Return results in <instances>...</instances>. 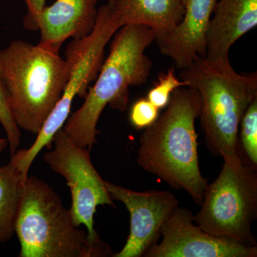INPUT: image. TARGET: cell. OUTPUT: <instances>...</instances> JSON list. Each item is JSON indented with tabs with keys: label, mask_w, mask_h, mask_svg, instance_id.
Returning a JSON list of instances; mask_svg holds the SVG:
<instances>
[{
	"label": "cell",
	"mask_w": 257,
	"mask_h": 257,
	"mask_svg": "<svg viewBox=\"0 0 257 257\" xmlns=\"http://www.w3.org/2000/svg\"><path fill=\"white\" fill-rule=\"evenodd\" d=\"M167 106L140 137L138 165L172 188L184 189L200 206L208 184L199 167L195 130L200 96L194 88L179 87Z\"/></svg>",
	"instance_id": "1"
},
{
	"label": "cell",
	"mask_w": 257,
	"mask_h": 257,
	"mask_svg": "<svg viewBox=\"0 0 257 257\" xmlns=\"http://www.w3.org/2000/svg\"><path fill=\"white\" fill-rule=\"evenodd\" d=\"M155 40L153 30L143 25H124L114 34L109 55L88 89L84 104L62 126L77 146L90 151L96 143V125L105 106L126 110L130 87L147 82L152 62L145 50Z\"/></svg>",
	"instance_id": "2"
},
{
	"label": "cell",
	"mask_w": 257,
	"mask_h": 257,
	"mask_svg": "<svg viewBox=\"0 0 257 257\" xmlns=\"http://www.w3.org/2000/svg\"><path fill=\"white\" fill-rule=\"evenodd\" d=\"M60 52L15 40L0 51V72L10 112L19 128L38 135L69 78Z\"/></svg>",
	"instance_id": "3"
},
{
	"label": "cell",
	"mask_w": 257,
	"mask_h": 257,
	"mask_svg": "<svg viewBox=\"0 0 257 257\" xmlns=\"http://www.w3.org/2000/svg\"><path fill=\"white\" fill-rule=\"evenodd\" d=\"M179 78L200 96L199 118L211 153L223 159L237 155L240 121L257 98L256 72L237 73L229 58L198 57Z\"/></svg>",
	"instance_id": "4"
},
{
	"label": "cell",
	"mask_w": 257,
	"mask_h": 257,
	"mask_svg": "<svg viewBox=\"0 0 257 257\" xmlns=\"http://www.w3.org/2000/svg\"><path fill=\"white\" fill-rule=\"evenodd\" d=\"M79 227L55 190L38 177L28 176L15 229L21 245L19 256H111L109 245L92 243Z\"/></svg>",
	"instance_id": "5"
},
{
	"label": "cell",
	"mask_w": 257,
	"mask_h": 257,
	"mask_svg": "<svg viewBox=\"0 0 257 257\" xmlns=\"http://www.w3.org/2000/svg\"><path fill=\"white\" fill-rule=\"evenodd\" d=\"M194 222L218 237L256 246L251 225L257 216V167L239 151L224 159L222 170L207 184Z\"/></svg>",
	"instance_id": "6"
},
{
	"label": "cell",
	"mask_w": 257,
	"mask_h": 257,
	"mask_svg": "<svg viewBox=\"0 0 257 257\" xmlns=\"http://www.w3.org/2000/svg\"><path fill=\"white\" fill-rule=\"evenodd\" d=\"M119 13L109 4L98 8L95 28L90 35L73 40L67 45L65 60L69 65V78L60 100L49 115L35 143L28 149L31 156L43 148H52L55 134L62 128L70 115L74 98L87 96L91 83L95 81L104 60V50L116 31L123 26Z\"/></svg>",
	"instance_id": "7"
},
{
	"label": "cell",
	"mask_w": 257,
	"mask_h": 257,
	"mask_svg": "<svg viewBox=\"0 0 257 257\" xmlns=\"http://www.w3.org/2000/svg\"><path fill=\"white\" fill-rule=\"evenodd\" d=\"M54 148L44 155V160L56 173L67 180L72 195L70 211L76 225H84L88 238L94 243L103 242L94 229V216L98 206L115 207L105 181L91 161L89 150L77 146L61 128L54 136Z\"/></svg>",
	"instance_id": "8"
},
{
	"label": "cell",
	"mask_w": 257,
	"mask_h": 257,
	"mask_svg": "<svg viewBox=\"0 0 257 257\" xmlns=\"http://www.w3.org/2000/svg\"><path fill=\"white\" fill-rule=\"evenodd\" d=\"M163 239L149 248L146 257H256L257 246L218 237L194 222L189 209L177 207L161 228Z\"/></svg>",
	"instance_id": "9"
},
{
	"label": "cell",
	"mask_w": 257,
	"mask_h": 257,
	"mask_svg": "<svg viewBox=\"0 0 257 257\" xmlns=\"http://www.w3.org/2000/svg\"><path fill=\"white\" fill-rule=\"evenodd\" d=\"M113 200L122 202L130 214V233L124 247L114 257H141L161 236V228L178 207V200L167 191L135 192L106 182Z\"/></svg>",
	"instance_id": "10"
},
{
	"label": "cell",
	"mask_w": 257,
	"mask_h": 257,
	"mask_svg": "<svg viewBox=\"0 0 257 257\" xmlns=\"http://www.w3.org/2000/svg\"><path fill=\"white\" fill-rule=\"evenodd\" d=\"M216 0H184L183 18L162 41L161 53L175 62L177 68L186 69L198 57L207 55V34Z\"/></svg>",
	"instance_id": "11"
},
{
	"label": "cell",
	"mask_w": 257,
	"mask_h": 257,
	"mask_svg": "<svg viewBox=\"0 0 257 257\" xmlns=\"http://www.w3.org/2000/svg\"><path fill=\"white\" fill-rule=\"evenodd\" d=\"M97 0H56L45 6L38 18L40 45L60 52L69 38L90 35L97 20Z\"/></svg>",
	"instance_id": "12"
},
{
	"label": "cell",
	"mask_w": 257,
	"mask_h": 257,
	"mask_svg": "<svg viewBox=\"0 0 257 257\" xmlns=\"http://www.w3.org/2000/svg\"><path fill=\"white\" fill-rule=\"evenodd\" d=\"M207 34L209 60L229 58L230 48L257 26V0H219Z\"/></svg>",
	"instance_id": "13"
},
{
	"label": "cell",
	"mask_w": 257,
	"mask_h": 257,
	"mask_svg": "<svg viewBox=\"0 0 257 257\" xmlns=\"http://www.w3.org/2000/svg\"><path fill=\"white\" fill-rule=\"evenodd\" d=\"M114 6L123 25H143L162 41L180 23L184 13V0H121Z\"/></svg>",
	"instance_id": "14"
},
{
	"label": "cell",
	"mask_w": 257,
	"mask_h": 257,
	"mask_svg": "<svg viewBox=\"0 0 257 257\" xmlns=\"http://www.w3.org/2000/svg\"><path fill=\"white\" fill-rule=\"evenodd\" d=\"M26 179L13 160L0 167V244L9 241L15 233Z\"/></svg>",
	"instance_id": "15"
},
{
	"label": "cell",
	"mask_w": 257,
	"mask_h": 257,
	"mask_svg": "<svg viewBox=\"0 0 257 257\" xmlns=\"http://www.w3.org/2000/svg\"><path fill=\"white\" fill-rule=\"evenodd\" d=\"M239 151L245 158L257 167V98L248 106L240 121Z\"/></svg>",
	"instance_id": "16"
},
{
	"label": "cell",
	"mask_w": 257,
	"mask_h": 257,
	"mask_svg": "<svg viewBox=\"0 0 257 257\" xmlns=\"http://www.w3.org/2000/svg\"><path fill=\"white\" fill-rule=\"evenodd\" d=\"M182 87H188V84L176 76L175 69L170 68L159 75L158 81L149 91L147 98L159 109H162L168 105L174 91Z\"/></svg>",
	"instance_id": "17"
},
{
	"label": "cell",
	"mask_w": 257,
	"mask_h": 257,
	"mask_svg": "<svg viewBox=\"0 0 257 257\" xmlns=\"http://www.w3.org/2000/svg\"><path fill=\"white\" fill-rule=\"evenodd\" d=\"M0 123L3 125L6 133L8 146L10 147L11 156H13L15 152L18 151L20 147V141H21V132L10 112L6 94H5L3 79H2L1 72H0Z\"/></svg>",
	"instance_id": "18"
},
{
	"label": "cell",
	"mask_w": 257,
	"mask_h": 257,
	"mask_svg": "<svg viewBox=\"0 0 257 257\" xmlns=\"http://www.w3.org/2000/svg\"><path fill=\"white\" fill-rule=\"evenodd\" d=\"M160 109L147 98L135 101L130 111V121L134 127L142 130L153 124L159 117Z\"/></svg>",
	"instance_id": "19"
},
{
	"label": "cell",
	"mask_w": 257,
	"mask_h": 257,
	"mask_svg": "<svg viewBox=\"0 0 257 257\" xmlns=\"http://www.w3.org/2000/svg\"><path fill=\"white\" fill-rule=\"evenodd\" d=\"M46 0H25L28 14L23 20L24 28L29 31H38V18L45 6Z\"/></svg>",
	"instance_id": "20"
},
{
	"label": "cell",
	"mask_w": 257,
	"mask_h": 257,
	"mask_svg": "<svg viewBox=\"0 0 257 257\" xmlns=\"http://www.w3.org/2000/svg\"><path fill=\"white\" fill-rule=\"evenodd\" d=\"M8 146V141L7 139L0 138V155L4 151L5 148Z\"/></svg>",
	"instance_id": "21"
},
{
	"label": "cell",
	"mask_w": 257,
	"mask_h": 257,
	"mask_svg": "<svg viewBox=\"0 0 257 257\" xmlns=\"http://www.w3.org/2000/svg\"><path fill=\"white\" fill-rule=\"evenodd\" d=\"M120 1L121 0H108V4L109 5H115L119 3Z\"/></svg>",
	"instance_id": "22"
}]
</instances>
